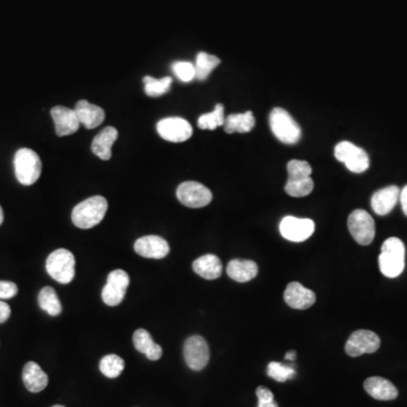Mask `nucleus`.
I'll use <instances>...</instances> for the list:
<instances>
[{
	"label": "nucleus",
	"mask_w": 407,
	"mask_h": 407,
	"mask_svg": "<svg viewBox=\"0 0 407 407\" xmlns=\"http://www.w3.org/2000/svg\"><path fill=\"white\" fill-rule=\"evenodd\" d=\"M315 222L310 219L286 216L281 221L280 232L283 238L292 242H304L313 235Z\"/></svg>",
	"instance_id": "obj_12"
},
{
	"label": "nucleus",
	"mask_w": 407,
	"mask_h": 407,
	"mask_svg": "<svg viewBox=\"0 0 407 407\" xmlns=\"http://www.w3.org/2000/svg\"><path fill=\"white\" fill-rule=\"evenodd\" d=\"M177 197L182 205L189 208L205 207L213 200L212 191L196 182H182L177 189Z\"/></svg>",
	"instance_id": "obj_8"
},
{
	"label": "nucleus",
	"mask_w": 407,
	"mask_h": 407,
	"mask_svg": "<svg viewBox=\"0 0 407 407\" xmlns=\"http://www.w3.org/2000/svg\"><path fill=\"white\" fill-rule=\"evenodd\" d=\"M401 191L397 186H390L376 191L371 198V207L376 214L385 216L390 214L399 202Z\"/></svg>",
	"instance_id": "obj_17"
},
{
	"label": "nucleus",
	"mask_w": 407,
	"mask_h": 407,
	"mask_svg": "<svg viewBox=\"0 0 407 407\" xmlns=\"http://www.w3.org/2000/svg\"><path fill=\"white\" fill-rule=\"evenodd\" d=\"M14 168L18 182L24 186H31L36 184L41 176V158L32 149H18L14 158Z\"/></svg>",
	"instance_id": "obj_3"
},
{
	"label": "nucleus",
	"mask_w": 407,
	"mask_h": 407,
	"mask_svg": "<svg viewBox=\"0 0 407 407\" xmlns=\"http://www.w3.org/2000/svg\"><path fill=\"white\" fill-rule=\"evenodd\" d=\"M38 302H39L40 308L52 317L60 315L61 310H63L59 297L57 295L54 288H50V286L42 288L39 297H38Z\"/></svg>",
	"instance_id": "obj_26"
},
{
	"label": "nucleus",
	"mask_w": 407,
	"mask_h": 407,
	"mask_svg": "<svg viewBox=\"0 0 407 407\" xmlns=\"http://www.w3.org/2000/svg\"><path fill=\"white\" fill-rule=\"evenodd\" d=\"M17 292L15 283L0 281V299H12L17 295Z\"/></svg>",
	"instance_id": "obj_36"
},
{
	"label": "nucleus",
	"mask_w": 407,
	"mask_h": 407,
	"mask_svg": "<svg viewBox=\"0 0 407 407\" xmlns=\"http://www.w3.org/2000/svg\"><path fill=\"white\" fill-rule=\"evenodd\" d=\"M52 407H65V406H63V405H54V406Z\"/></svg>",
	"instance_id": "obj_41"
},
{
	"label": "nucleus",
	"mask_w": 407,
	"mask_h": 407,
	"mask_svg": "<svg viewBox=\"0 0 407 407\" xmlns=\"http://www.w3.org/2000/svg\"><path fill=\"white\" fill-rule=\"evenodd\" d=\"M133 342L137 351L145 354L146 357L151 361H158L163 354L162 348L160 345L155 344L152 337L146 330H137L133 336Z\"/></svg>",
	"instance_id": "obj_24"
},
{
	"label": "nucleus",
	"mask_w": 407,
	"mask_h": 407,
	"mask_svg": "<svg viewBox=\"0 0 407 407\" xmlns=\"http://www.w3.org/2000/svg\"><path fill=\"white\" fill-rule=\"evenodd\" d=\"M51 117L56 125V133L59 137L69 136L78 131L80 122L74 109L58 105L51 109Z\"/></svg>",
	"instance_id": "obj_15"
},
{
	"label": "nucleus",
	"mask_w": 407,
	"mask_h": 407,
	"mask_svg": "<svg viewBox=\"0 0 407 407\" xmlns=\"http://www.w3.org/2000/svg\"><path fill=\"white\" fill-rule=\"evenodd\" d=\"M268 377H271L274 380L279 381V383H286L288 379L295 376V368L291 366H286L280 362H271L267 367Z\"/></svg>",
	"instance_id": "obj_32"
},
{
	"label": "nucleus",
	"mask_w": 407,
	"mask_h": 407,
	"mask_svg": "<svg viewBox=\"0 0 407 407\" xmlns=\"http://www.w3.org/2000/svg\"><path fill=\"white\" fill-rule=\"evenodd\" d=\"M284 300L293 309L306 310L315 304L316 295L300 283L291 282L286 286Z\"/></svg>",
	"instance_id": "obj_16"
},
{
	"label": "nucleus",
	"mask_w": 407,
	"mask_h": 407,
	"mask_svg": "<svg viewBox=\"0 0 407 407\" xmlns=\"http://www.w3.org/2000/svg\"><path fill=\"white\" fill-rule=\"evenodd\" d=\"M193 269L205 280H216L223 273V265L217 256L207 253L193 262Z\"/></svg>",
	"instance_id": "obj_20"
},
{
	"label": "nucleus",
	"mask_w": 407,
	"mask_h": 407,
	"mask_svg": "<svg viewBox=\"0 0 407 407\" xmlns=\"http://www.w3.org/2000/svg\"><path fill=\"white\" fill-rule=\"evenodd\" d=\"M256 395L258 399L257 407H279L276 401H274V394L266 387L260 386L256 390Z\"/></svg>",
	"instance_id": "obj_35"
},
{
	"label": "nucleus",
	"mask_w": 407,
	"mask_h": 407,
	"mask_svg": "<svg viewBox=\"0 0 407 407\" xmlns=\"http://www.w3.org/2000/svg\"><path fill=\"white\" fill-rule=\"evenodd\" d=\"M118 140V131L116 128L105 127L93 140L92 152L103 161L110 160L112 156V146Z\"/></svg>",
	"instance_id": "obj_21"
},
{
	"label": "nucleus",
	"mask_w": 407,
	"mask_h": 407,
	"mask_svg": "<svg viewBox=\"0 0 407 407\" xmlns=\"http://www.w3.org/2000/svg\"><path fill=\"white\" fill-rule=\"evenodd\" d=\"M288 180H302L310 178L312 169L306 161L292 160L288 163Z\"/></svg>",
	"instance_id": "obj_33"
},
{
	"label": "nucleus",
	"mask_w": 407,
	"mask_h": 407,
	"mask_svg": "<svg viewBox=\"0 0 407 407\" xmlns=\"http://www.w3.org/2000/svg\"><path fill=\"white\" fill-rule=\"evenodd\" d=\"M23 383L31 392H40L48 386L49 378L36 362H27L23 369Z\"/></svg>",
	"instance_id": "obj_23"
},
{
	"label": "nucleus",
	"mask_w": 407,
	"mask_h": 407,
	"mask_svg": "<svg viewBox=\"0 0 407 407\" xmlns=\"http://www.w3.org/2000/svg\"><path fill=\"white\" fill-rule=\"evenodd\" d=\"M107 211L108 202L104 197H89L75 206L72 213L73 223L80 229H92L101 223Z\"/></svg>",
	"instance_id": "obj_1"
},
{
	"label": "nucleus",
	"mask_w": 407,
	"mask_h": 407,
	"mask_svg": "<svg viewBox=\"0 0 407 407\" xmlns=\"http://www.w3.org/2000/svg\"><path fill=\"white\" fill-rule=\"evenodd\" d=\"M380 337L371 330L354 332L345 345V352L350 357H357L363 354L375 353L380 348Z\"/></svg>",
	"instance_id": "obj_10"
},
{
	"label": "nucleus",
	"mask_w": 407,
	"mask_h": 407,
	"mask_svg": "<svg viewBox=\"0 0 407 407\" xmlns=\"http://www.w3.org/2000/svg\"><path fill=\"white\" fill-rule=\"evenodd\" d=\"M184 361L193 371H200L209 361V348L205 339L200 335L191 336L184 345Z\"/></svg>",
	"instance_id": "obj_9"
},
{
	"label": "nucleus",
	"mask_w": 407,
	"mask_h": 407,
	"mask_svg": "<svg viewBox=\"0 0 407 407\" xmlns=\"http://www.w3.org/2000/svg\"><path fill=\"white\" fill-rule=\"evenodd\" d=\"M334 154L351 172L362 173L370 167V158L366 151L354 145L351 142H341L337 144Z\"/></svg>",
	"instance_id": "obj_6"
},
{
	"label": "nucleus",
	"mask_w": 407,
	"mask_h": 407,
	"mask_svg": "<svg viewBox=\"0 0 407 407\" xmlns=\"http://www.w3.org/2000/svg\"><path fill=\"white\" fill-rule=\"evenodd\" d=\"M295 359H297V353H295V351H290L286 353V361H290V362H292V361H295Z\"/></svg>",
	"instance_id": "obj_39"
},
{
	"label": "nucleus",
	"mask_w": 407,
	"mask_h": 407,
	"mask_svg": "<svg viewBox=\"0 0 407 407\" xmlns=\"http://www.w3.org/2000/svg\"><path fill=\"white\" fill-rule=\"evenodd\" d=\"M158 135L171 143H182L191 138L193 127L186 119L179 117H170L158 122Z\"/></svg>",
	"instance_id": "obj_13"
},
{
	"label": "nucleus",
	"mask_w": 407,
	"mask_h": 407,
	"mask_svg": "<svg viewBox=\"0 0 407 407\" xmlns=\"http://www.w3.org/2000/svg\"><path fill=\"white\" fill-rule=\"evenodd\" d=\"M225 116H224V107L222 104H216L214 110L209 113L202 114L198 119V127L200 129L214 131L220 126H224Z\"/></svg>",
	"instance_id": "obj_29"
},
{
	"label": "nucleus",
	"mask_w": 407,
	"mask_h": 407,
	"mask_svg": "<svg viewBox=\"0 0 407 407\" xmlns=\"http://www.w3.org/2000/svg\"><path fill=\"white\" fill-rule=\"evenodd\" d=\"M255 125V116L251 111L235 113V114H230L228 118H225L224 131L228 134H233V133L244 134V133H249V131H253Z\"/></svg>",
	"instance_id": "obj_25"
},
{
	"label": "nucleus",
	"mask_w": 407,
	"mask_h": 407,
	"mask_svg": "<svg viewBox=\"0 0 407 407\" xmlns=\"http://www.w3.org/2000/svg\"><path fill=\"white\" fill-rule=\"evenodd\" d=\"M230 279L239 283L249 282L258 274V266L253 260L233 259L226 267Z\"/></svg>",
	"instance_id": "obj_22"
},
{
	"label": "nucleus",
	"mask_w": 407,
	"mask_h": 407,
	"mask_svg": "<svg viewBox=\"0 0 407 407\" xmlns=\"http://www.w3.org/2000/svg\"><path fill=\"white\" fill-rule=\"evenodd\" d=\"M45 268L54 281L68 284L74 280L75 257L69 250L58 249L49 255Z\"/></svg>",
	"instance_id": "obj_5"
},
{
	"label": "nucleus",
	"mask_w": 407,
	"mask_h": 407,
	"mask_svg": "<svg viewBox=\"0 0 407 407\" xmlns=\"http://www.w3.org/2000/svg\"><path fill=\"white\" fill-rule=\"evenodd\" d=\"M363 386L369 395L378 401H392L399 396L397 388L385 378H368Z\"/></svg>",
	"instance_id": "obj_19"
},
{
	"label": "nucleus",
	"mask_w": 407,
	"mask_h": 407,
	"mask_svg": "<svg viewBox=\"0 0 407 407\" xmlns=\"http://www.w3.org/2000/svg\"><path fill=\"white\" fill-rule=\"evenodd\" d=\"M9 317H10V306L6 302L0 301V324L6 323Z\"/></svg>",
	"instance_id": "obj_37"
},
{
	"label": "nucleus",
	"mask_w": 407,
	"mask_h": 407,
	"mask_svg": "<svg viewBox=\"0 0 407 407\" xmlns=\"http://www.w3.org/2000/svg\"><path fill=\"white\" fill-rule=\"evenodd\" d=\"M3 208H1V206H0V225L3 224Z\"/></svg>",
	"instance_id": "obj_40"
},
{
	"label": "nucleus",
	"mask_w": 407,
	"mask_h": 407,
	"mask_svg": "<svg viewBox=\"0 0 407 407\" xmlns=\"http://www.w3.org/2000/svg\"><path fill=\"white\" fill-rule=\"evenodd\" d=\"M221 60L216 56L200 52L197 54L195 71H196L197 80H204L211 75V73L220 65Z\"/></svg>",
	"instance_id": "obj_27"
},
{
	"label": "nucleus",
	"mask_w": 407,
	"mask_h": 407,
	"mask_svg": "<svg viewBox=\"0 0 407 407\" xmlns=\"http://www.w3.org/2000/svg\"><path fill=\"white\" fill-rule=\"evenodd\" d=\"M348 226L354 240L361 246H368L375 239V221L367 211L355 209L348 216Z\"/></svg>",
	"instance_id": "obj_7"
},
{
	"label": "nucleus",
	"mask_w": 407,
	"mask_h": 407,
	"mask_svg": "<svg viewBox=\"0 0 407 407\" xmlns=\"http://www.w3.org/2000/svg\"><path fill=\"white\" fill-rule=\"evenodd\" d=\"M272 131L284 144H295L300 140L301 128L291 114L282 108H275L269 117Z\"/></svg>",
	"instance_id": "obj_4"
},
{
	"label": "nucleus",
	"mask_w": 407,
	"mask_h": 407,
	"mask_svg": "<svg viewBox=\"0 0 407 407\" xmlns=\"http://www.w3.org/2000/svg\"><path fill=\"white\" fill-rule=\"evenodd\" d=\"M129 286V276L125 271L116 269L108 276L107 284L102 290V300L109 306L121 304Z\"/></svg>",
	"instance_id": "obj_11"
},
{
	"label": "nucleus",
	"mask_w": 407,
	"mask_h": 407,
	"mask_svg": "<svg viewBox=\"0 0 407 407\" xmlns=\"http://www.w3.org/2000/svg\"><path fill=\"white\" fill-rule=\"evenodd\" d=\"M124 369H125V361L116 354H108L100 361V370L102 373L111 379L119 377Z\"/></svg>",
	"instance_id": "obj_28"
},
{
	"label": "nucleus",
	"mask_w": 407,
	"mask_h": 407,
	"mask_svg": "<svg viewBox=\"0 0 407 407\" xmlns=\"http://www.w3.org/2000/svg\"><path fill=\"white\" fill-rule=\"evenodd\" d=\"M75 112L77 114L78 120L87 129H94L104 121L105 112L101 107L96 104L89 103L85 100H80L75 107Z\"/></svg>",
	"instance_id": "obj_18"
},
{
	"label": "nucleus",
	"mask_w": 407,
	"mask_h": 407,
	"mask_svg": "<svg viewBox=\"0 0 407 407\" xmlns=\"http://www.w3.org/2000/svg\"><path fill=\"white\" fill-rule=\"evenodd\" d=\"M315 184L310 178L302 179V180H288L286 184V191L291 197H306L313 191Z\"/></svg>",
	"instance_id": "obj_31"
},
{
	"label": "nucleus",
	"mask_w": 407,
	"mask_h": 407,
	"mask_svg": "<svg viewBox=\"0 0 407 407\" xmlns=\"http://www.w3.org/2000/svg\"><path fill=\"white\" fill-rule=\"evenodd\" d=\"M379 268L383 275L390 279L399 277L405 268V246L401 239H387L381 246Z\"/></svg>",
	"instance_id": "obj_2"
},
{
	"label": "nucleus",
	"mask_w": 407,
	"mask_h": 407,
	"mask_svg": "<svg viewBox=\"0 0 407 407\" xmlns=\"http://www.w3.org/2000/svg\"><path fill=\"white\" fill-rule=\"evenodd\" d=\"M145 84V93L151 98H158V96H163L165 93L169 92L170 87L172 85V78L167 77L156 78L151 77V76H146L143 80Z\"/></svg>",
	"instance_id": "obj_30"
},
{
	"label": "nucleus",
	"mask_w": 407,
	"mask_h": 407,
	"mask_svg": "<svg viewBox=\"0 0 407 407\" xmlns=\"http://www.w3.org/2000/svg\"><path fill=\"white\" fill-rule=\"evenodd\" d=\"M134 249L145 258L162 259L170 253V246L165 239L158 235H146L135 242Z\"/></svg>",
	"instance_id": "obj_14"
},
{
	"label": "nucleus",
	"mask_w": 407,
	"mask_h": 407,
	"mask_svg": "<svg viewBox=\"0 0 407 407\" xmlns=\"http://www.w3.org/2000/svg\"><path fill=\"white\" fill-rule=\"evenodd\" d=\"M399 200H401V208H403V212L404 214L407 216V186L403 188V191H401V195H399Z\"/></svg>",
	"instance_id": "obj_38"
},
{
	"label": "nucleus",
	"mask_w": 407,
	"mask_h": 407,
	"mask_svg": "<svg viewBox=\"0 0 407 407\" xmlns=\"http://www.w3.org/2000/svg\"><path fill=\"white\" fill-rule=\"evenodd\" d=\"M172 69L177 77L184 83L191 82L193 78H196L195 65L188 63V61H177V63L173 64Z\"/></svg>",
	"instance_id": "obj_34"
}]
</instances>
